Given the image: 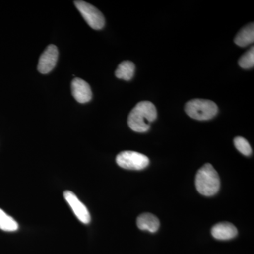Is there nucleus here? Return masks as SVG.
Returning a JSON list of instances; mask_svg holds the SVG:
<instances>
[{
  "label": "nucleus",
  "mask_w": 254,
  "mask_h": 254,
  "mask_svg": "<svg viewBox=\"0 0 254 254\" xmlns=\"http://www.w3.org/2000/svg\"><path fill=\"white\" fill-rule=\"evenodd\" d=\"M239 65L243 68H250L254 66V49L252 47L239 60Z\"/></svg>",
  "instance_id": "15"
},
{
  "label": "nucleus",
  "mask_w": 254,
  "mask_h": 254,
  "mask_svg": "<svg viewBox=\"0 0 254 254\" xmlns=\"http://www.w3.org/2000/svg\"><path fill=\"white\" fill-rule=\"evenodd\" d=\"M116 162L122 168L131 170H141L149 165V159L146 155L138 152L126 150L118 154Z\"/></svg>",
  "instance_id": "4"
},
{
  "label": "nucleus",
  "mask_w": 254,
  "mask_h": 254,
  "mask_svg": "<svg viewBox=\"0 0 254 254\" xmlns=\"http://www.w3.org/2000/svg\"><path fill=\"white\" fill-rule=\"evenodd\" d=\"M195 184L200 194L211 196L216 194L220 190V177L213 165L207 163L197 173Z\"/></svg>",
  "instance_id": "2"
},
{
  "label": "nucleus",
  "mask_w": 254,
  "mask_h": 254,
  "mask_svg": "<svg viewBox=\"0 0 254 254\" xmlns=\"http://www.w3.org/2000/svg\"><path fill=\"white\" fill-rule=\"evenodd\" d=\"M58 56L59 52L56 46L54 45H50L47 47L46 49L40 57L38 65V71L43 74L50 72L56 66Z\"/></svg>",
  "instance_id": "6"
},
{
  "label": "nucleus",
  "mask_w": 254,
  "mask_h": 254,
  "mask_svg": "<svg viewBox=\"0 0 254 254\" xmlns=\"http://www.w3.org/2000/svg\"><path fill=\"white\" fill-rule=\"evenodd\" d=\"M71 93L73 98L79 103H86L92 98L91 87L84 80L75 78L71 82Z\"/></svg>",
  "instance_id": "8"
},
{
  "label": "nucleus",
  "mask_w": 254,
  "mask_h": 254,
  "mask_svg": "<svg viewBox=\"0 0 254 254\" xmlns=\"http://www.w3.org/2000/svg\"><path fill=\"white\" fill-rule=\"evenodd\" d=\"M135 65L130 61H124L120 64L116 71L115 76L120 79L130 81L134 75Z\"/></svg>",
  "instance_id": "12"
},
{
  "label": "nucleus",
  "mask_w": 254,
  "mask_h": 254,
  "mask_svg": "<svg viewBox=\"0 0 254 254\" xmlns=\"http://www.w3.org/2000/svg\"><path fill=\"white\" fill-rule=\"evenodd\" d=\"M137 226L141 230H148L152 233L158 231L160 227V221L157 217L151 213L141 214L138 217L136 221Z\"/></svg>",
  "instance_id": "10"
},
{
  "label": "nucleus",
  "mask_w": 254,
  "mask_h": 254,
  "mask_svg": "<svg viewBox=\"0 0 254 254\" xmlns=\"http://www.w3.org/2000/svg\"><path fill=\"white\" fill-rule=\"evenodd\" d=\"M156 118L157 110L155 105L149 101L140 102L128 115V127L133 131L144 133L149 130L150 124Z\"/></svg>",
  "instance_id": "1"
},
{
  "label": "nucleus",
  "mask_w": 254,
  "mask_h": 254,
  "mask_svg": "<svg viewBox=\"0 0 254 254\" xmlns=\"http://www.w3.org/2000/svg\"><path fill=\"white\" fill-rule=\"evenodd\" d=\"M74 4L90 27L95 30L104 27V16L94 6L83 1H75Z\"/></svg>",
  "instance_id": "5"
},
{
  "label": "nucleus",
  "mask_w": 254,
  "mask_h": 254,
  "mask_svg": "<svg viewBox=\"0 0 254 254\" xmlns=\"http://www.w3.org/2000/svg\"><path fill=\"white\" fill-rule=\"evenodd\" d=\"M238 231L237 227L230 222H220L214 225L211 234L214 238L218 240H229L235 238Z\"/></svg>",
  "instance_id": "9"
},
{
  "label": "nucleus",
  "mask_w": 254,
  "mask_h": 254,
  "mask_svg": "<svg viewBox=\"0 0 254 254\" xmlns=\"http://www.w3.org/2000/svg\"><path fill=\"white\" fill-rule=\"evenodd\" d=\"M234 143H235V147L242 154L249 156L252 153V148L249 142L245 139L243 137H236L234 139Z\"/></svg>",
  "instance_id": "14"
},
{
  "label": "nucleus",
  "mask_w": 254,
  "mask_h": 254,
  "mask_svg": "<svg viewBox=\"0 0 254 254\" xmlns=\"http://www.w3.org/2000/svg\"><path fill=\"white\" fill-rule=\"evenodd\" d=\"M64 196L78 220L84 224L89 223L91 221V215L86 205L78 199L77 196L70 190H66L64 193Z\"/></svg>",
  "instance_id": "7"
},
{
  "label": "nucleus",
  "mask_w": 254,
  "mask_h": 254,
  "mask_svg": "<svg viewBox=\"0 0 254 254\" xmlns=\"http://www.w3.org/2000/svg\"><path fill=\"white\" fill-rule=\"evenodd\" d=\"M185 112L190 118L195 120H208L217 115L218 108L211 100L193 99L187 102Z\"/></svg>",
  "instance_id": "3"
},
{
  "label": "nucleus",
  "mask_w": 254,
  "mask_h": 254,
  "mask_svg": "<svg viewBox=\"0 0 254 254\" xmlns=\"http://www.w3.org/2000/svg\"><path fill=\"white\" fill-rule=\"evenodd\" d=\"M18 228L17 222L0 208V230L6 232H14Z\"/></svg>",
  "instance_id": "13"
},
{
  "label": "nucleus",
  "mask_w": 254,
  "mask_h": 254,
  "mask_svg": "<svg viewBox=\"0 0 254 254\" xmlns=\"http://www.w3.org/2000/svg\"><path fill=\"white\" fill-rule=\"evenodd\" d=\"M254 41V23L247 25L242 28L235 38V43L237 46L242 47L248 46Z\"/></svg>",
  "instance_id": "11"
}]
</instances>
